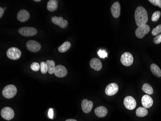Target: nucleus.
<instances>
[{"label": "nucleus", "instance_id": "1", "mask_svg": "<svg viewBox=\"0 0 161 121\" xmlns=\"http://www.w3.org/2000/svg\"><path fill=\"white\" fill-rule=\"evenodd\" d=\"M135 18L137 26L146 24L148 21V16L146 9L141 6L137 7L135 11Z\"/></svg>", "mask_w": 161, "mask_h": 121}, {"label": "nucleus", "instance_id": "2", "mask_svg": "<svg viewBox=\"0 0 161 121\" xmlns=\"http://www.w3.org/2000/svg\"><path fill=\"white\" fill-rule=\"evenodd\" d=\"M17 93V89L14 85H8L3 89L2 94L6 99H10L14 97Z\"/></svg>", "mask_w": 161, "mask_h": 121}, {"label": "nucleus", "instance_id": "3", "mask_svg": "<svg viewBox=\"0 0 161 121\" xmlns=\"http://www.w3.org/2000/svg\"><path fill=\"white\" fill-rule=\"evenodd\" d=\"M18 33L24 37H32L37 34V31L32 27H24L18 29Z\"/></svg>", "mask_w": 161, "mask_h": 121}, {"label": "nucleus", "instance_id": "4", "mask_svg": "<svg viewBox=\"0 0 161 121\" xmlns=\"http://www.w3.org/2000/svg\"><path fill=\"white\" fill-rule=\"evenodd\" d=\"M8 58L13 60H16L20 58L21 56V52L18 48L12 47L8 49L7 52Z\"/></svg>", "mask_w": 161, "mask_h": 121}, {"label": "nucleus", "instance_id": "5", "mask_svg": "<svg viewBox=\"0 0 161 121\" xmlns=\"http://www.w3.org/2000/svg\"><path fill=\"white\" fill-rule=\"evenodd\" d=\"M133 56L129 52H126L121 56V63L126 66H131L132 63H133Z\"/></svg>", "mask_w": 161, "mask_h": 121}, {"label": "nucleus", "instance_id": "6", "mask_svg": "<svg viewBox=\"0 0 161 121\" xmlns=\"http://www.w3.org/2000/svg\"><path fill=\"white\" fill-rule=\"evenodd\" d=\"M150 26L147 24L138 27L136 31V37L139 38H143L150 32Z\"/></svg>", "mask_w": 161, "mask_h": 121}, {"label": "nucleus", "instance_id": "7", "mask_svg": "<svg viewBox=\"0 0 161 121\" xmlns=\"http://www.w3.org/2000/svg\"><path fill=\"white\" fill-rule=\"evenodd\" d=\"M1 114L2 118L8 121L12 119L15 116L13 109L8 107L3 108L1 111Z\"/></svg>", "mask_w": 161, "mask_h": 121}, {"label": "nucleus", "instance_id": "8", "mask_svg": "<svg viewBox=\"0 0 161 121\" xmlns=\"http://www.w3.org/2000/svg\"><path fill=\"white\" fill-rule=\"evenodd\" d=\"M125 107L129 110H133L136 107L137 103L136 100L131 96H127L123 100Z\"/></svg>", "mask_w": 161, "mask_h": 121}, {"label": "nucleus", "instance_id": "9", "mask_svg": "<svg viewBox=\"0 0 161 121\" xmlns=\"http://www.w3.org/2000/svg\"><path fill=\"white\" fill-rule=\"evenodd\" d=\"M26 47L29 51L33 52H39L41 49L40 43L35 40L28 41L26 43Z\"/></svg>", "mask_w": 161, "mask_h": 121}, {"label": "nucleus", "instance_id": "10", "mask_svg": "<svg viewBox=\"0 0 161 121\" xmlns=\"http://www.w3.org/2000/svg\"><path fill=\"white\" fill-rule=\"evenodd\" d=\"M118 90V85L117 84L115 83H112L106 87L105 93L107 96H113L117 93Z\"/></svg>", "mask_w": 161, "mask_h": 121}, {"label": "nucleus", "instance_id": "11", "mask_svg": "<svg viewBox=\"0 0 161 121\" xmlns=\"http://www.w3.org/2000/svg\"><path fill=\"white\" fill-rule=\"evenodd\" d=\"M52 22L55 25L59 26L61 28H65L68 26V22L67 20L63 19L61 16H54L52 18Z\"/></svg>", "mask_w": 161, "mask_h": 121}, {"label": "nucleus", "instance_id": "12", "mask_svg": "<svg viewBox=\"0 0 161 121\" xmlns=\"http://www.w3.org/2000/svg\"><path fill=\"white\" fill-rule=\"evenodd\" d=\"M68 74L67 69L64 66L58 65L55 66L54 70V74L58 78H63L65 77Z\"/></svg>", "mask_w": 161, "mask_h": 121}, {"label": "nucleus", "instance_id": "13", "mask_svg": "<svg viewBox=\"0 0 161 121\" xmlns=\"http://www.w3.org/2000/svg\"><path fill=\"white\" fill-rule=\"evenodd\" d=\"M81 106L83 111L86 114H88L91 111L93 107V103L92 101L84 99L82 101Z\"/></svg>", "mask_w": 161, "mask_h": 121}, {"label": "nucleus", "instance_id": "14", "mask_svg": "<svg viewBox=\"0 0 161 121\" xmlns=\"http://www.w3.org/2000/svg\"><path fill=\"white\" fill-rule=\"evenodd\" d=\"M30 14L27 10L25 9L20 10L17 14V19L19 22H25L29 19Z\"/></svg>", "mask_w": 161, "mask_h": 121}, {"label": "nucleus", "instance_id": "15", "mask_svg": "<svg viewBox=\"0 0 161 121\" xmlns=\"http://www.w3.org/2000/svg\"><path fill=\"white\" fill-rule=\"evenodd\" d=\"M111 12L113 17L115 18H118L121 13V6L120 3L116 1L113 3L111 7Z\"/></svg>", "mask_w": 161, "mask_h": 121}, {"label": "nucleus", "instance_id": "16", "mask_svg": "<svg viewBox=\"0 0 161 121\" xmlns=\"http://www.w3.org/2000/svg\"><path fill=\"white\" fill-rule=\"evenodd\" d=\"M90 67L95 70L98 71L102 69V64L100 59L98 58H95L91 60L90 62Z\"/></svg>", "mask_w": 161, "mask_h": 121}, {"label": "nucleus", "instance_id": "17", "mask_svg": "<svg viewBox=\"0 0 161 121\" xmlns=\"http://www.w3.org/2000/svg\"><path fill=\"white\" fill-rule=\"evenodd\" d=\"M141 102L142 105L145 108H150L154 104V101L152 98L147 95H144L142 96Z\"/></svg>", "mask_w": 161, "mask_h": 121}, {"label": "nucleus", "instance_id": "18", "mask_svg": "<svg viewBox=\"0 0 161 121\" xmlns=\"http://www.w3.org/2000/svg\"><path fill=\"white\" fill-rule=\"evenodd\" d=\"M95 112L97 117L100 118L104 117L107 115L108 110L106 108L103 106H100L95 110Z\"/></svg>", "mask_w": 161, "mask_h": 121}, {"label": "nucleus", "instance_id": "19", "mask_svg": "<svg viewBox=\"0 0 161 121\" xmlns=\"http://www.w3.org/2000/svg\"><path fill=\"white\" fill-rule=\"evenodd\" d=\"M58 1L57 0H50L47 4V8L49 11L54 12L57 10L58 7Z\"/></svg>", "mask_w": 161, "mask_h": 121}, {"label": "nucleus", "instance_id": "20", "mask_svg": "<svg viewBox=\"0 0 161 121\" xmlns=\"http://www.w3.org/2000/svg\"><path fill=\"white\" fill-rule=\"evenodd\" d=\"M150 69L151 70L152 73L155 76L160 78L161 77V70L159 67L157 65L154 63H152L151 65Z\"/></svg>", "mask_w": 161, "mask_h": 121}, {"label": "nucleus", "instance_id": "21", "mask_svg": "<svg viewBox=\"0 0 161 121\" xmlns=\"http://www.w3.org/2000/svg\"><path fill=\"white\" fill-rule=\"evenodd\" d=\"M148 111L145 108L140 107L136 110V115L139 117H143L147 116Z\"/></svg>", "mask_w": 161, "mask_h": 121}, {"label": "nucleus", "instance_id": "22", "mask_svg": "<svg viewBox=\"0 0 161 121\" xmlns=\"http://www.w3.org/2000/svg\"><path fill=\"white\" fill-rule=\"evenodd\" d=\"M47 67H48V72L50 74L54 73L55 69V63L53 60H47L46 62Z\"/></svg>", "mask_w": 161, "mask_h": 121}, {"label": "nucleus", "instance_id": "23", "mask_svg": "<svg viewBox=\"0 0 161 121\" xmlns=\"http://www.w3.org/2000/svg\"><path fill=\"white\" fill-rule=\"evenodd\" d=\"M71 44L69 42L66 41L63 43V44H62L60 47L58 48V51L60 52H67L68 50L69 49V48H71Z\"/></svg>", "mask_w": 161, "mask_h": 121}, {"label": "nucleus", "instance_id": "24", "mask_svg": "<svg viewBox=\"0 0 161 121\" xmlns=\"http://www.w3.org/2000/svg\"><path fill=\"white\" fill-rule=\"evenodd\" d=\"M142 91L148 94V95H152L154 93V90L151 85H150L148 83H144L142 87Z\"/></svg>", "mask_w": 161, "mask_h": 121}, {"label": "nucleus", "instance_id": "25", "mask_svg": "<svg viewBox=\"0 0 161 121\" xmlns=\"http://www.w3.org/2000/svg\"><path fill=\"white\" fill-rule=\"evenodd\" d=\"M40 69L41 73L43 74H45L48 72V67L45 62H42L40 63Z\"/></svg>", "mask_w": 161, "mask_h": 121}, {"label": "nucleus", "instance_id": "26", "mask_svg": "<svg viewBox=\"0 0 161 121\" xmlns=\"http://www.w3.org/2000/svg\"><path fill=\"white\" fill-rule=\"evenodd\" d=\"M161 13L160 11H156L152 14L151 20L152 22H157L161 16Z\"/></svg>", "mask_w": 161, "mask_h": 121}, {"label": "nucleus", "instance_id": "27", "mask_svg": "<svg viewBox=\"0 0 161 121\" xmlns=\"http://www.w3.org/2000/svg\"><path fill=\"white\" fill-rule=\"evenodd\" d=\"M161 33V24L158 25L156 27H155L152 30V32H151V34L154 36H155V35H158L160 33Z\"/></svg>", "mask_w": 161, "mask_h": 121}, {"label": "nucleus", "instance_id": "28", "mask_svg": "<svg viewBox=\"0 0 161 121\" xmlns=\"http://www.w3.org/2000/svg\"><path fill=\"white\" fill-rule=\"evenodd\" d=\"M98 56L101 58H105L108 57V53L106 49H100L97 52Z\"/></svg>", "mask_w": 161, "mask_h": 121}, {"label": "nucleus", "instance_id": "29", "mask_svg": "<svg viewBox=\"0 0 161 121\" xmlns=\"http://www.w3.org/2000/svg\"><path fill=\"white\" fill-rule=\"evenodd\" d=\"M30 68L32 69V70L34 71H38L40 68V64H39V63L36 62H34L31 64Z\"/></svg>", "mask_w": 161, "mask_h": 121}, {"label": "nucleus", "instance_id": "30", "mask_svg": "<svg viewBox=\"0 0 161 121\" xmlns=\"http://www.w3.org/2000/svg\"><path fill=\"white\" fill-rule=\"evenodd\" d=\"M148 1L154 6H158L161 8V0H148Z\"/></svg>", "mask_w": 161, "mask_h": 121}, {"label": "nucleus", "instance_id": "31", "mask_svg": "<svg viewBox=\"0 0 161 121\" xmlns=\"http://www.w3.org/2000/svg\"><path fill=\"white\" fill-rule=\"evenodd\" d=\"M154 42L155 44H159L161 43V34L156 35L154 39Z\"/></svg>", "mask_w": 161, "mask_h": 121}, {"label": "nucleus", "instance_id": "32", "mask_svg": "<svg viewBox=\"0 0 161 121\" xmlns=\"http://www.w3.org/2000/svg\"><path fill=\"white\" fill-rule=\"evenodd\" d=\"M48 117L51 119L53 118V117H54V111H53V108H50L49 109V111H48Z\"/></svg>", "mask_w": 161, "mask_h": 121}, {"label": "nucleus", "instance_id": "33", "mask_svg": "<svg viewBox=\"0 0 161 121\" xmlns=\"http://www.w3.org/2000/svg\"><path fill=\"white\" fill-rule=\"evenodd\" d=\"M5 9H6V8H3L2 7H0V18H1L2 16H3V14H4V10H5Z\"/></svg>", "mask_w": 161, "mask_h": 121}, {"label": "nucleus", "instance_id": "34", "mask_svg": "<svg viewBox=\"0 0 161 121\" xmlns=\"http://www.w3.org/2000/svg\"><path fill=\"white\" fill-rule=\"evenodd\" d=\"M66 121H77L75 119H68Z\"/></svg>", "mask_w": 161, "mask_h": 121}, {"label": "nucleus", "instance_id": "35", "mask_svg": "<svg viewBox=\"0 0 161 121\" xmlns=\"http://www.w3.org/2000/svg\"><path fill=\"white\" fill-rule=\"evenodd\" d=\"M34 1H37V2H38V1H40L41 0H34Z\"/></svg>", "mask_w": 161, "mask_h": 121}]
</instances>
